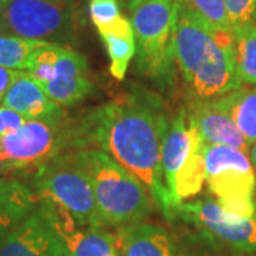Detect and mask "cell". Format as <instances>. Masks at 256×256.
I'll return each mask as SVG.
<instances>
[{
    "mask_svg": "<svg viewBox=\"0 0 256 256\" xmlns=\"http://www.w3.org/2000/svg\"><path fill=\"white\" fill-rule=\"evenodd\" d=\"M188 126L191 146L181 171L175 178V198L180 204H182L184 200L198 195L202 191L204 184L206 182V166L204 158L205 142L195 126L190 121Z\"/></svg>",
    "mask_w": 256,
    "mask_h": 256,
    "instance_id": "obj_18",
    "label": "cell"
},
{
    "mask_svg": "<svg viewBox=\"0 0 256 256\" xmlns=\"http://www.w3.org/2000/svg\"><path fill=\"white\" fill-rule=\"evenodd\" d=\"M36 170L33 191L38 201L67 210L82 226L104 228L92 181L74 152H63Z\"/></svg>",
    "mask_w": 256,
    "mask_h": 256,
    "instance_id": "obj_5",
    "label": "cell"
},
{
    "mask_svg": "<svg viewBox=\"0 0 256 256\" xmlns=\"http://www.w3.org/2000/svg\"><path fill=\"white\" fill-rule=\"evenodd\" d=\"M180 0H146L131 12L137 68L158 84L174 77V33Z\"/></svg>",
    "mask_w": 256,
    "mask_h": 256,
    "instance_id": "obj_4",
    "label": "cell"
},
{
    "mask_svg": "<svg viewBox=\"0 0 256 256\" xmlns=\"http://www.w3.org/2000/svg\"><path fill=\"white\" fill-rule=\"evenodd\" d=\"M63 240L70 256H120L117 236L100 226H82Z\"/></svg>",
    "mask_w": 256,
    "mask_h": 256,
    "instance_id": "obj_20",
    "label": "cell"
},
{
    "mask_svg": "<svg viewBox=\"0 0 256 256\" xmlns=\"http://www.w3.org/2000/svg\"><path fill=\"white\" fill-rule=\"evenodd\" d=\"M26 168L22 166L18 162L12 161L9 156H6L2 150H0V176H6L9 174H14V172H20L24 171Z\"/></svg>",
    "mask_w": 256,
    "mask_h": 256,
    "instance_id": "obj_28",
    "label": "cell"
},
{
    "mask_svg": "<svg viewBox=\"0 0 256 256\" xmlns=\"http://www.w3.org/2000/svg\"><path fill=\"white\" fill-rule=\"evenodd\" d=\"M175 216L196 225L210 238L220 240L236 250H256V215L242 218L222 210L216 201L205 198L182 202Z\"/></svg>",
    "mask_w": 256,
    "mask_h": 256,
    "instance_id": "obj_9",
    "label": "cell"
},
{
    "mask_svg": "<svg viewBox=\"0 0 256 256\" xmlns=\"http://www.w3.org/2000/svg\"><path fill=\"white\" fill-rule=\"evenodd\" d=\"M43 42L0 34V66L28 73L33 57Z\"/></svg>",
    "mask_w": 256,
    "mask_h": 256,
    "instance_id": "obj_22",
    "label": "cell"
},
{
    "mask_svg": "<svg viewBox=\"0 0 256 256\" xmlns=\"http://www.w3.org/2000/svg\"><path fill=\"white\" fill-rule=\"evenodd\" d=\"M206 185L222 210L242 218L256 215V172L248 152L224 146H204Z\"/></svg>",
    "mask_w": 256,
    "mask_h": 256,
    "instance_id": "obj_6",
    "label": "cell"
},
{
    "mask_svg": "<svg viewBox=\"0 0 256 256\" xmlns=\"http://www.w3.org/2000/svg\"><path fill=\"white\" fill-rule=\"evenodd\" d=\"M2 104L18 111L28 120L54 124L63 122V107L56 104L43 90L42 84L24 72L10 86L2 100Z\"/></svg>",
    "mask_w": 256,
    "mask_h": 256,
    "instance_id": "obj_13",
    "label": "cell"
},
{
    "mask_svg": "<svg viewBox=\"0 0 256 256\" xmlns=\"http://www.w3.org/2000/svg\"><path fill=\"white\" fill-rule=\"evenodd\" d=\"M92 181L104 226L141 222L156 205L144 184L108 154L96 148L74 151Z\"/></svg>",
    "mask_w": 256,
    "mask_h": 256,
    "instance_id": "obj_3",
    "label": "cell"
},
{
    "mask_svg": "<svg viewBox=\"0 0 256 256\" xmlns=\"http://www.w3.org/2000/svg\"><path fill=\"white\" fill-rule=\"evenodd\" d=\"M22 73H23V72L10 70V68H6V67H2V66H0V101L3 100L4 94H6L8 90L10 88V86L16 82V78H18Z\"/></svg>",
    "mask_w": 256,
    "mask_h": 256,
    "instance_id": "obj_27",
    "label": "cell"
},
{
    "mask_svg": "<svg viewBox=\"0 0 256 256\" xmlns=\"http://www.w3.org/2000/svg\"><path fill=\"white\" fill-rule=\"evenodd\" d=\"M214 104L235 121L249 146L256 142V87L239 90L214 100Z\"/></svg>",
    "mask_w": 256,
    "mask_h": 256,
    "instance_id": "obj_19",
    "label": "cell"
},
{
    "mask_svg": "<svg viewBox=\"0 0 256 256\" xmlns=\"http://www.w3.org/2000/svg\"><path fill=\"white\" fill-rule=\"evenodd\" d=\"M188 121L195 126L205 144L236 148L249 152L250 146L235 121L218 108L214 101L195 100L186 112Z\"/></svg>",
    "mask_w": 256,
    "mask_h": 256,
    "instance_id": "obj_12",
    "label": "cell"
},
{
    "mask_svg": "<svg viewBox=\"0 0 256 256\" xmlns=\"http://www.w3.org/2000/svg\"><path fill=\"white\" fill-rule=\"evenodd\" d=\"M8 0H0V10H2V8L4 6V3H6Z\"/></svg>",
    "mask_w": 256,
    "mask_h": 256,
    "instance_id": "obj_32",
    "label": "cell"
},
{
    "mask_svg": "<svg viewBox=\"0 0 256 256\" xmlns=\"http://www.w3.org/2000/svg\"><path fill=\"white\" fill-rule=\"evenodd\" d=\"M72 150V126L28 120L18 131L0 138V150L26 170Z\"/></svg>",
    "mask_w": 256,
    "mask_h": 256,
    "instance_id": "obj_8",
    "label": "cell"
},
{
    "mask_svg": "<svg viewBox=\"0 0 256 256\" xmlns=\"http://www.w3.org/2000/svg\"><path fill=\"white\" fill-rule=\"evenodd\" d=\"M225 6L232 28L244 26L254 20L256 0H225Z\"/></svg>",
    "mask_w": 256,
    "mask_h": 256,
    "instance_id": "obj_25",
    "label": "cell"
},
{
    "mask_svg": "<svg viewBox=\"0 0 256 256\" xmlns=\"http://www.w3.org/2000/svg\"><path fill=\"white\" fill-rule=\"evenodd\" d=\"M180 6L210 28L234 32L229 22L225 0H180Z\"/></svg>",
    "mask_w": 256,
    "mask_h": 256,
    "instance_id": "obj_23",
    "label": "cell"
},
{
    "mask_svg": "<svg viewBox=\"0 0 256 256\" xmlns=\"http://www.w3.org/2000/svg\"><path fill=\"white\" fill-rule=\"evenodd\" d=\"M47 96L62 107H72L84 100L92 90L86 57L67 46H62L54 62V74L42 84Z\"/></svg>",
    "mask_w": 256,
    "mask_h": 256,
    "instance_id": "obj_11",
    "label": "cell"
},
{
    "mask_svg": "<svg viewBox=\"0 0 256 256\" xmlns=\"http://www.w3.org/2000/svg\"><path fill=\"white\" fill-rule=\"evenodd\" d=\"M37 208L33 190L16 178L0 176V245Z\"/></svg>",
    "mask_w": 256,
    "mask_h": 256,
    "instance_id": "obj_16",
    "label": "cell"
},
{
    "mask_svg": "<svg viewBox=\"0 0 256 256\" xmlns=\"http://www.w3.org/2000/svg\"><path fill=\"white\" fill-rule=\"evenodd\" d=\"M28 121V120L18 111L2 106L0 107V138L18 131V128L23 127Z\"/></svg>",
    "mask_w": 256,
    "mask_h": 256,
    "instance_id": "obj_26",
    "label": "cell"
},
{
    "mask_svg": "<svg viewBox=\"0 0 256 256\" xmlns=\"http://www.w3.org/2000/svg\"><path fill=\"white\" fill-rule=\"evenodd\" d=\"M120 256H180L164 228L150 224H131L117 230Z\"/></svg>",
    "mask_w": 256,
    "mask_h": 256,
    "instance_id": "obj_14",
    "label": "cell"
},
{
    "mask_svg": "<svg viewBox=\"0 0 256 256\" xmlns=\"http://www.w3.org/2000/svg\"><path fill=\"white\" fill-rule=\"evenodd\" d=\"M121 16L117 0H90V18L97 28L108 26Z\"/></svg>",
    "mask_w": 256,
    "mask_h": 256,
    "instance_id": "obj_24",
    "label": "cell"
},
{
    "mask_svg": "<svg viewBox=\"0 0 256 256\" xmlns=\"http://www.w3.org/2000/svg\"><path fill=\"white\" fill-rule=\"evenodd\" d=\"M248 156H249V160H250V162H252V165H254V168H255V172H256V142L250 146Z\"/></svg>",
    "mask_w": 256,
    "mask_h": 256,
    "instance_id": "obj_29",
    "label": "cell"
},
{
    "mask_svg": "<svg viewBox=\"0 0 256 256\" xmlns=\"http://www.w3.org/2000/svg\"><path fill=\"white\" fill-rule=\"evenodd\" d=\"M97 30L108 52L111 76L117 80H122L130 62L137 53L136 34L131 20L121 16L114 23Z\"/></svg>",
    "mask_w": 256,
    "mask_h": 256,
    "instance_id": "obj_17",
    "label": "cell"
},
{
    "mask_svg": "<svg viewBox=\"0 0 256 256\" xmlns=\"http://www.w3.org/2000/svg\"><path fill=\"white\" fill-rule=\"evenodd\" d=\"M0 256H70L50 222L34 210L0 245Z\"/></svg>",
    "mask_w": 256,
    "mask_h": 256,
    "instance_id": "obj_10",
    "label": "cell"
},
{
    "mask_svg": "<svg viewBox=\"0 0 256 256\" xmlns=\"http://www.w3.org/2000/svg\"><path fill=\"white\" fill-rule=\"evenodd\" d=\"M172 53L195 100L214 101L244 87L236 73L234 32L210 28L181 6Z\"/></svg>",
    "mask_w": 256,
    "mask_h": 256,
    "instance_id": "obj_2",
    "label": "cell"
},
{
    "mask_svg": "<svg viewBox=\"0 0 256 256\" xmlns=\"http://www.w3.org/2000/svg\"><path fill=\"white\" fill-rule=\"evenodd\" d=\"M170 121L161 100L144 90L120 96L92 110L72 126V146H97L137 176L166 220L174 206L164 182L161 151Z\"/></svg>",
    "mask_w": 256,
    "mask_h": 256,
    "instance_id": "obj_1",
    "label": "cell"
},
{
    "mask_svg": "<svg viewBox=\"0 0 256 256\" xmlns=\"http://www.w3.org/2000/svg\"><path fill=\"white\" fill-rule=\"evenodd\" d=\"M236 73L242 86H256V23L234 28Z\"/></svg>",
    "mask_w": 256,
    "mask_h": 256,
    "instance_id": "obj_21",
    "label": "cell"
},
{
    "mask_svg": "<svg viewBox=\"0 0 256 256\" xmlns=\"http://www.w3.org/2000/svg\"><path fill=\"white\" fill-rule=\"evenodd\" d=\"M144 2H146V0H128V9L132 12L137 6H140V4L144 3Z\"/></svg>",
    "mask_w": 256,
    "mask_h": 256,
    "instance_id": "obj_30",
    "label": "cell"
},
{
    "mask_svg": "<svg viewBox=\"0 0 256 256\" xmlns=\"http://www.w3.org/2000/svg\"><path fill=\"white\" fill-rule=\"evenodd\" d=\"M190 146H191V138H190L188 116L185 111H181L176 117L170 121L162 142V151H161L164 182L174 206V218L175 212L181 205L175 198V178L181 171L184 162L188 156Z\"/></svg>",
    "mask_w": 256,
    "mask_h": 256,
    "instance_id": "obj_15",
    "label": "cell"
},
{
    "mask_svg": "<svg viewBox=\"0 0 256 256\" xmlns=\"http://www.w3.org/2000/svg\"><path fill=\"white\" fill-rule=\"evenodd\" d=\"M254 22L256 23V9H255V13H254Z\"/></svg>",
    "mask_w": 256,
    "mask_h": 256,
    "instance_id": "obj_33",
    "label": "cell"
},
{
    "mask_svg": "<svg viewBox=\"0 0 256 256\" xmlns=\"http://www.w3.org/2000/svg\"><path fill=\"white\" fill-rule=\"evenodd\" d=\"M47 2H53V3H73V0H47Z\"/></svg>",
    "mask_w": 256,
    "mask_h": 256,
    "instance_id": "obj_31",
    "label": "cell"
},
{
    "mask_svg": "<svg viewBox=\"0 0 256 256\" xmlns=\"http://www.w3.org/2000/svg\"><path fill=\"white\" fill-rule=\"evenodd\" d=\"M78 18L73 3L8 0L0 10V34L62 44L77 36Z\"/></svg>",
    "mask_w": 256,
    "mask_h": 256,
    "instance_id": "obj_7",
    "label": "cell"
}]
</instances>
